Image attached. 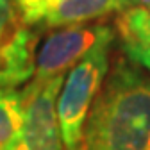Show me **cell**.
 I'll list each match as a JSON object with an SVG mask.
<instances>
[{
	"label": "cell",
	"mask_w": 150,
	"mask_h": 150,
	"mask_svg": "<svg viewBox=\"0 0 150 150\" xmlns=\"http://www.w3.org/2000/svg\"><path fill=\"white\" fill-rule=\"evenodd\" d=\"M116 30L123 43L150 45V11L143 7H130L118 13Z\"/></svg>",
	"instance_id": "obj_8"
},
{
	"label": "cell",
	"mask_w": 150,
	"mask_h": 150,
	"mask_svg": "<svg viewBox=\"0 0 150 150\" xmlns=\"http://www.w3.org/2000/svg\"><path fill=\"white\" fill-rule=\"evenodd\" d=\"M112 40L100 41L70 68L57 97V116L64 150H73L82 138V130L98 91L109 71V48Z\"/></svg>",
	"instance_id": "obj_2"
},
{
	"label": "cell",
	"mask_w": 150,
	"mask_h": 150,
	"mask_svg": "<svg viewBox=\"0 0 150 150\" xmlns=\"http://www.w3.org/2000/svg\"><path fill=\"white\" fill-rule=\"evenodd\" d=\"M36 41V32L22 22L14 0H0V89L34 77Z\"/></svg>",
	"instance_id": "obj_5"
},
{
	"label": "cell",
	"mask_w": 150,
	"mask_h": 150,
	"mask_svg": "<svg viewBox=\"0 0 150 150\" xmlns=\"http://www.w3.org/2000/svg\"><path fill=\"white\" fill-rule=\"evenodd\" d=\"M115 40V29L107 23H79L55 29L36 54L34 79L64 75L100 41Z\"/></svg>",
	"instance_id": "obj_4"
},
{
	"label": "cell",
	"mask_w": 150,
	"mask_h": 150,
	"mask_svg": "<svg viewBox=\"0 0 150 150\" xmlns=\"http://www.w3.org/2000/svg\"><path fill=\"white\" fill-rule=\"evenodd\" d=\"M22 130V97L14 88L0 89V150H16Z\"/></svg>",
	"instance_id": "obj_7"
},
{
	"label": "cell",
	"mask_w": 150,
	"mask_h": 150,
	"mask_svg": "<svg viewBox=\"0 0 150 150\" xmlns=\"http://www.w3.org/2000/svg\"><path fill=\"white\" fill-rule=\"evenodd\" d=\"M129 0H43L20 9L22 22L36 29H61L100 20V18L130 9Z\"/></svg>",
	"instance_id": "obj_6"
},
{
	"label": "cell",
	"mask_w": 150,
	"mask_h": 150,
	"mask_svg": "<svg viewBox=\"0 0 150 150\" xmlns=\"http://www.w3.org/2000/svg\"><path fill=\"white\" fill-rule=\"evenodd\" d=\"M40 2H43V0H14L18 11H20V9H25V7H30V6H34V4H40Z\"/></svg>",
	"instance_id": "obj_10"
},
{
	"label": "cell",
	"mask_w": 150,
	"mask_h": 150,
	"mask_svg": "<svg viewBox=\"0 0 150 150\" xmlns=\"http://www.w3.org/2000/svg\"><path fill=\"white\" fill-rule=\"evenodd\" d=\"M64 75L30 79L20 91L22 130L16 150H64L57 116V97Z\"/></svg>",
	"instance_id": "obj_3"
},
{
	"label": "cell",
	"mask_w": 150,
	"mask_h": 150,
	"mask_svg": "<svg viewBox=\"0 0 150 150\" xmlns=\"http://www.w3.org/2000/svg\"><path fill=\"white\" fill-rule=\"evenodd\" d=\"M132 7H143V9H148L150 11V0H129Z\"/></svg>",
	"instance_id": "obj_11"
},
{
	"label": "cell",
	"mask_w": 150,
	"mask_h": 150,
	"mask_svg": "<svg viewBox=\"0 0 150 150\" xmlns=\"http://www.w3.org/2000/svg\"><path fill=\"white\" fill-rule=\"evenodd\" d=\"M125 55L139 64L148 75H150V45H132V43H123Z\"/></svg>",
	"instance_id": "obj_9"
},
{
	"label": "cell",
	"mask_w": 150,
	"mask_h": 150,
	"mask_svg": "<svg viewBox=\"0 0 150 150\" xmlns=\"http://www.w3.org/2000/svg\"><path fill=\"white\" fill-rule=\"evenodd\" d=\"M73 150H150V75L127 55L109 68Z\"/></svg>",
	"instance_id": "obj_1"
}]
</instances>
